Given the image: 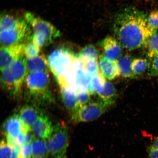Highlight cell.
I'll return each instance as SVG.
<instances>
[{"label":"cell","mask_w":158,"mask_h":158,"mask_svg":"<svg viewBox=\"0 0 158 158\" xmlns=\"http://www.w3.org/2000/svg\"><path fill=\"white\" fill-rule=\"evenodd\" d=\"M43 114L36 106L29 105L23 106L19 114L23 124L22 133H27L31 131L32 124Z\"/></svg>","instance_id":"obj_11"},{"label":"cell","mask_w":158,"mask_h":158,"mask_svg":"<svg viewBox=\"0 0 158 158\" xmlns=\"http://www.w3.org/2000/svg\"><path fill=\"white\" fill-rule=\"evenodd\" d=\"M62 99L64 105L72 114L78 108L76 91L72 88L60 86Z\"/></svg>","instance_id":"obj_16"},{"label":"cell","mask_w":158,"mask_h":158,"mask_svg":"<svg viewBox=\"0 0 158 158\" xmlns=\"http://www.w3.org/2000/svg\"><path fill=\"white\" fill-rule=\"evenodd\" d=\"M98 52L96 47L92 45H86L80 51L78 58L81 60L98 59Z\"/></svg>","instance_id":"obj_23"},{"label":"cell","mask_w":158,"mask_h":158,"mask_svg":"<svg viewBox=\"0 0 158 158\" xmlns=\"http://www.w3.org/2000/svg\"><path fill=\"white\" fill-rule=\"evenodd\" d=\"M25 133H21L17 137H16L17 145L19 147L25 144Z\"/></svg>","instance_id":"obj_33"},{"label":"cell","mask_w":158,"mask_h":158,"mask_svg":"<svg viewBox=\"0 0 158 158\" xmlns=\"http://www.w3.org/2000/svg\"><path fill=\"white\" fill-rule=\"evenodd\" d=\"M19 158H32L31 143L25 144L20 147Z\"/></svg>","instance_id":"obj_30"},{"label":"cell","mask_w":158,"mask_h":158,"mask_svg":"<svg viewBox=\"0 0 158 158\" xmlns=\"http://www.w3.org/2000/svg\"><path fill=\"white\" fill-rule=\"evenodd\" d=\"M114 30L122 47L131 51L145 47L149 37L156 32L150 27L146 15L133 7L124 9L118 14L114 20Z\"/></svg>","instance_id":"obj_1"},{"label":"cell","mask_w":158,"mask_h":158,"mask_svg":"<svg viewBox=\"0 0 158 158\" xmlns=\"http://www.w3.org/2000/svg\"><path fill=\"white\" fill-rule=\"evenodd\" d=\"M149 62L147 59L136 58L133 59L132 62V71L134 76L143 74L149 68Z\"/></svg>","instance_id":"obj_24"},{"label":"cell","mask_w":158,"mask_h":158,"mask_svg":"<svg viewBox=\"0 0 158 158\" xmlns=\"http://www.w3.org/2000/svg\"><path fill=\"white\" fill-rule=\"evenodd\" d=\"M54 126L46 115L42 114L37 118L31 126V131L35 137L45 140L52 134Z\"/></svg>","instance_id":"obj_13"},{"label":"cell","mask_w":158,"mask_h":158,"mask_svg":"<svg viewBox=\"0 0 158 158\" xmlns=\"http://www.w3.org/2000/svg\"><path fill=\"white\" fill-rule=\"evenodd\" d=\"M152 145L158 149V137L155 138Z\"/></svg>","instance_id":"obj_35"},{"label":"cell","mask_w":158,"mask_h":158,"mask_svg":"<svg viewBox=\"0 0 158 158\" xmlns=\"http://www.w3.org/2000/svg\"><path fill=\"white\" fill-rule=\"evenodd\" d=\"M44 141L49 155L52 156L66 153L69 141L68 127L64 123H57L54 126L50 137Z\"/></svg>","instance_id":"obj_7"},{"label":"cell","mask_w":158,"mask_h":158,"mask_svg":"<svg viewBox=\"0 0 158 158\" xmlns=\"http://www.w3.org/2000/svg\"><path fill=\"white\" fill-rule=\"evenodd\" d=\"M12 148L4 139L1 140L0 144V158H10Z\"/></svg>","instance_id":"obj_28"},{"label":"cell","mask_w":158,"mask_h":158,"mask_svg":"<svg viewBox=\"0 0 158 158\" xmlns=\"http://www.w3.org/2000/svg\"><path fill=\"white\" fill-rule=\"evenodd\" d=\"M133 60L129 55L120 57L117 61L120 76L124 78H130L134 76L132 65Z\"/></svg>","instance_id":"obj_19"},{"label":"cell","mask_w":158,"mask_h":158,"mask_svg":"<svg viewBox=\"0 0 158 158\" xmlns=\"http://www.w3.org/2000/svg\"><path fill=\"white\" fill-rule=\"evenodd\" d=\"M53 158H66V153L60 154L53 157Z\"/></svg>","instance_id":"obj_36"},{"label":"cell","mask_w":158,"mask_h":158,"mask_svg":"<svg viewBox=\"0 0 158 158\" xmlns=\"http://www.w3.org/2000/svg\"><path fill=\"white\" fill-rule=\"evenodd\" d=\"M101 101L111 106L114 104L116 96V92L114 85L106 80L103 89L98 94Z\"/></svg>","instance_id":"obj_18"},{"label":"cell","mask_w":158,"mask_h":158,"mask_svg":"<svg viewBox=\"0 0 158 158\" xmlns=\"http://www.w3.org/2000/svg\"><path fill=\"white\" fill-rule=\"evenodd\" d=\"M23 124L19 114H14L4 122L3 133L6 137L16 138L22 132Z\"/></svg>","instance_id":"obj_14"},{"label":"cell","mask_w":158,"mask_h":158,"mask_svg":"<svg viewBox=\"0 0 158 158\" xmlns=\"http://www.w3.org/2000/svg\"><path fill=\"white\" fill-rule=\"evenodd\" d=\"M147 152L149 158H158V149L152 144L148 147Z\"/></svg>","instance_id":"obj_32"},{"label":"cell","mask_w":158,"mask_h":158,"mask_svg":"<svg viewBox=\"0 0 158 158\" xmlns=\"http://www.w3.org/2000/svg\"><path fill=\"white\" fill-rule=\"evenodd\" d=\"M97 59H90L81 60L83 63L84 70L86 72L91 75L98 74L100 73V66Z\"/></svg>","instance_id":"obj_26"},{"label":"cell","mask_w":158,"mask_h":158,"mask_svg":"<svg viewBox=\"0 0 158 158\" xmlns=\"http://www.w3.org/2000/svg\"><path fill=\"white\" fill-rule=\"evenodd\" d=\"M92 76L85 71L82 61L77 58L68 72L58 82L60 86L68 87L76 91L83 89L89 90Z\"/></svg>","instance_id":"obj_6"},{"label":"cell","mask_w":158,"mask_h":158,"mask_svg":"<svg viewBox=\"0 0 158 158\" xmlns=\"http://www.w3.org/2000/svg\"><path fill=\"white\" fill-rule=\"evenodd\" d=\"M100 69L101 73L108 80H113L120 76L117 61H111L106 58L103 55H100Z\"/></svg>","instance_id":"obj_15"},{"label":"cell","mask_w":158,"mask_h":158,"mask_svg":"<svg viewBox=\"0 0 158 158\" xmlns=\"http://www.w3.org/2000/svg\"><path fill=\"white\" fill-rule=\"evenodd\" d=\"M151 59L149 63V75L158 78V55Z\"/></svg>","instance_id":"obj_31"},{"label":"cell","mask_w":158,"mask_h":158,"mask_svg":"<svg viewBox=\"0 0 158 158\" xmlns=\"http://www.w3.org/2000/svg\"><path fill=\"white\" fill-rule=\"evenodd\" d=\"M24 44V54L26 59L33 58L39 55L41 48L30 39Z\"/></svg>","instance_id":"obj_25"},{"label":"cell","mask_w":158,"mask_h":158,"mask_svg":"<svg viewBox=\"0 0 158 158\" xmlns=\"http://www.w3.org/2000/svg\"><path fill=\"white\" fill-rule=\"evenodd\" d=\"M148 24L155 31L158 29V10L153 11L148 17Z\"/></svg>","instance_id":"obj_29"},{"label":"cell","mask_w":158,"mask_h":158,"mask_svg":"<svg viewBox=\"0 0 158 158\" xmlns=\"http://www.w3.org/2000/svg\"><path fill=\"white\" fill-rule=\"evenodd\" d=\"M106 81L105 78L101 73L92 75L89 89L90 93L98 94L101 92L103 89Z\"/></svg>","instance_id":"obj_21"},{"label":"cell","mask_w":158,"mask_h":158,"mask_svg":"<svg viewBox=\"0 0 158 158\" xmlns=\"http://www.w3.org/2000/svg\"><path fill=\"white\" fill-rule=\"evenodd\" d=\"M24 17L33 30L30 39L41 49L61 36L60 31L52 23L34 14L27 12Z\"/></svg>","instance_id":"obj_3"},{"label":"cell","mask_w":158,"mask_h":158,"mask_svg":"<svg viewBox=\"0 0 158 158\" xmlns=\"http://www.w3.org/2000/svg\"><path fill=\"white\" fill-rule=\"evenodd\" d=\"M31 27L25 19L3 13L0 20V41L2 47L28 40L32 35Z\"/></svg>","instance_id":"obj_2"},{"label":"cell","mask_w":158,"mask_h":158,"mask_svg":"<svg viewBox=\"0 0 158 158\" xmlns=\"http://www.w3.org/2000/svg\"><path fill=\"white\" fill-rule=\"evenodd\" d=\"M31 145L32 158H48L49 154L44 140L35 138Z\"/></svg>","instance_id":"obj_20"},{"label":"cell","mask_w":158,"mask_h":158,"mask_svg":"<svg viewBox=\"0 0 158 158\" xmlns=\"http://www.w3.org/2000/svg\"><path fill=\"white\" fill-rule=\"evenodd\" d=\"M103 50L102 55L108 60L116 61L120 58L122 53V46L117 39L108 36L100 43Z\"/></svg>","instance_id":"obj_12"},{"label":"cell","mask_w":158,"mask_h":158,"mask_svg":"<svg viewBox=\"0 0 158 158\" xmlns=\"http://www.w3.org/2000/svg\"><path fill=\"white\" fill-rule=\"evenodd\" d=\"M90 92L87 89H80L76 91L77 100L78 108L90 102Z\"/></svg>","instance_id":"obj_27"},{"label":"cell","mask_w":158,"mask_h":158,"mask_svg":"<svg viewBox=\"0 0 158 158\" xmlns=\"http://www.w3.org/2000/svg\"><path fill=\"white\" fill-rule=\"evenodd\" d=\"M77 58L72 49L66 47H59L50 53L47 59L48 68L57 81L68 72Z\"/></svg>","instance_id":"obj_5"},{"label":"cell","mask_w":158,"mask_h":158,"mask_svg":"<svg viewBox=\"0 0 158 158\" xmlns=\"http://www.w3.org/2000/svg\"><path fill=\"white\" fill-rule=\"evenodd\" d=\"M20 147L12 148V152L10 158H19V149Z\"/></svg>","instance_id":"obj_34"},{"label":"cell","mask_w":158,"mask_h":158,"mask_svg":"<svg viewBox=\"0 0 158 158\" xmlns=\"http://www.w3.org/2000/svg\"><path fill=\"white\" fill-rule=\"evenodd\" d=\"M145 47L147 50V56L150 59L158 55V31L149 37Z\"/></svg>","instance_id":"obj_22"},{"label":"cell","mask_w":158,"mask_h":158,"mask_svg":"<svg viewBox=\"0 0 158 158\" xmlns=\"http://www.w3.org/2000/svg\"><path fill=\"white\" fill-rule=\"evenodd\" d=\"M0 54V68L2 71L9 67L15 61L25 56L24 44L19 43L1 47Z\"/></svg>","instance_id":"obj_10"},{"label":"cell","mask_w":158,"mask_h":158,"mask_svg":"<svg viewBox=\"0 0 158 158\" xmlns=\"http://www.w3.org/2000/svg\"><path fill=\"white\" fill-rule=\"evenodd\" d=\"M27 74L31 73L48 71V61L44 55L41 54L30 59H26Z\"/></svg>","instance_id":"obj_17"},{"label":"cell","mask_w":158,"mask_h":158,"mask_svg":"<svg viewBox=\"0 0 158 158\" xmlns=\"http://www.w3.org/2000/svg\"><path fill=\"white\" fill-rule=\"evenodd\" d=\"M7 68L14 88L13 97L17 98L20 95L23 82L27 75L26 59L24 56L22 57L14 62Z\"/></svg>","instance_id":"obj_9"},{"label":"cell","mask_w":158,"mask_h":158,"mask_svg":"<svg viewBox=\"0 0 158 158\" xmlns=\"http://www.w3.org/2000/svg\"><path fill=\"white\" fill-rule=\"evenodd\" d=\"M110 107L100 100L90 102L73 112L72 121L76 124L94 121L106 113Z\"/></svg>","instance_id":"obj_8"},{"label":"cell","mask_w":158,"mask_h":158,"mask_svg":"<svg viewBox=\"0 0 158 158\" xmlns=\"http://www.w3.org/2000/svg\"><path fill=\"white\" fill-rule=\"evenodd\" d=\"M25 82L30 98L37 103L46 104L52 99L49 90L50 78L48 71L29 73Z\"/></svg>","instance_id":"obj_4"}]
</instances>
